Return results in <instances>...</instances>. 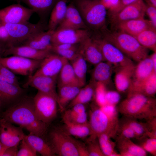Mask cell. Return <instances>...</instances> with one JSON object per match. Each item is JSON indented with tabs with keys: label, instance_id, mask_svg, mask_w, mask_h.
<instances>
[{
	"label": "cell",
	"instance_id": "cell-40",
	"mask_svg": "<svg viewBox=\"0 0 156 156\" xmlns=\"http://www.w3.org/2000/svg\"><path fill=\"white\" fill-rule=\"evenodd\" d=\"M137 144L147 153L156 156V138L146 136L141 137L138 139Z\"/></svg>",
	"mask_w": 156,
	"mask_h": 156
},
{
	"label": "cell",
	"instance_id": "cell-23",
	"mask_svg": "<svg viewBox=\"0 0 156 156\" xmlns=\"http://www.w3.org/2000/svg\"><path fill=\"white\" fill-rule=\"evenodd\" d=\"M115 27L119 31L134 37L147 29L152 27L155 28L150 20H146L144 18L123 21L118 24Z\"/></svg>",
	"mask_w": 156,
	"mask_h": 156
},
{
	"label": "cell",
	"instance_id": "cell-33",
	"mask_svg": "<svg viewBox=\"0 0 156 156\" xmlns=\"http://www.w3.org/2000/svg\"><path fill=\"white\" fill-rule=\"evenodd\" d=\"M143 47L156 52V28L147 29L134 37Z\"/></svg>",
	"mask_w": 156,
	"mask_h": 156
},
{
	"label": "cell",
	"instance_id": "cell-46",
	"mask_svg": "<svg viewBox=\"0 0 156 156\" xmlns=\"http://www.w3.org/2000/svg\"><path fill=\"white\" fill-rule=\"evenodd\" d=\"M120 96L117 92L107 90L105 95L107 104L116 106L120 99Z\"/></svg>",
	"mask_w": 156,
	"mask_h": 156
},
{
	"label": "cell",
	"instance_id": "cell-31",
	"mask_svg": "<svg viewBox=\"0 0 156 156\" xmlns=\"http://www.w3.org/2000/svg\"><path fill=\"white\" fill-rule=\"evenodd\" d=\"M96 83L90 80L89 83L82 87L75 97L69 103L68 109L77 104H85L91 101L95 97Z\"/></svg>",
	"mask_w": 156,
	"mask_h": 156
},
{
	"label": "cell",
	"instance_id": "cell-30",
	"mask_svg": "<svg viewBox=\"0 0 156 156\" xmlns=\"http://www.w3.org/2000/svg\"><path fill=\"white\" fill-rule=\"evenodd\" d=\"M57 82V86H72L82 87L69 61L64 64L59 73Z\"/></svg>",
	"mask_w": 156,
	"mask_h": 156
},
{
	"label": "cell",
	"instance_id": "cell-25",
	"mask_svg": "<svg viewBox=\"0 0 156 156\" xmlns=\"http://www.w3.org/2000/svg\"><path fill=\"white\" fill-rule=\"evenodd\" d=\"M54 31L47 30L40 32L32 36L21 45H27L38 50H51V40Z\"/></svg>",
	"mask_w": 156,
	"mask_h": 156
},
{
	"label": "cell",
	"instance_id": "cell-36",
	"mask_svg": "<svg viewBox=\"0 0 156 156\" xmlns=\"http://www.w3.org/2000/svg\"><path fill=\"white\" fill-rule=\"evenodd\" d=\"M138 120L131 117L124 116L120 120L131 128L139 138L143 136L148 137L150 132L148 122L146 121L145 122H142Z\"/></svg>",
	"mask_w": 156,
	"mask_h": 156
},
{
	"label": "cell",
	"instance_id": "cell-6",
	"mask_svg": "<svg viewBox=\"0 0 156 156\" xmlns=\"http://www.w3.org/2000/svg\"><path fill=\"white\" fill-rule=\"evenodd\" d=\"M4 24L10 38L9 43L7 47L21 45L36 34L48 30L47 25L41 20L36 23L27 21L15 24Z\"/></svg>",
	"mask_w": 156,
	"mask_h": 156
},
{
	"label": "cell",
	"instance_id": "cell-22",
	"mask_svg": "<svg viewBox=\"0 0 156 156\" xmlns=\"http://www.w3.org/2000/svg\"><path fill=\"white\" fill-rule=\"evenodd\" d=\"M135 65L133 63L115 67V83L119 92L127 90L131 83Z\"/></svg>",
	"mask_w": 156,
	"mask_h": 156
},
{
	"label": "cell",
	"instance_id": "cell-2",
	"mask_svg": "<svg viewBox=\"0 0 156 156\" xmlns=\"http://www.w3.org/2000/svg\"><path fill=\"white\" fill-rule=\"evenodd\" d=\"M100 31L102 37L131 60L138 62L148 56V49L142 46L133 36L119 30L111 31L106 27Z\"/></svg>",
	"mask_w": 156,
	"mask_h": 156
},
{
	"label": "cell",
	"instance_id": "cell-45",
	"mask_svg": "<svg viewBox=\"0 0 156 156\" xmlns=\"http://www.w3.org/2000/svg\"><path fill=\"white\" fill-rule=\"evenodd\" d=\"M36 153L34 148L24 138L21 141L20 148L16 156H36Z\"/></svg>",
	"mask_w": 156,
	"mask_h": 156
},
{
	"label": "cell",
	"instance_id": "cell-26",
	"mask_svg": "<svg viewBox=\"0 0 156 156\" xmlns=\"http://www.w3.org/2000/svg\"><path fill=\"white\" fill-rule=\"evenodd\" d=\"M90 80L96 83H102L106 86L110 82L113 71L115 67L107 61H103L95 65Z\"/></svg>",
	"mask_w": 156,
	"mask_h": 156
},
{
	"label": "cell",
	"instance_id": "cell-57",
	"mask_svg": "<svg viewBox=\"0 0 156 156\" xmlns=\"http://www.w3.org/2000/svg\"><path fill=\"white\" fill-rule=\"evenodd\" d=\"M7 148L4 146L0 141V156H2L5 150Z\"/></svg>",
	"mask_w": 156,
	"mask_h": 156
},
{
	"label": "cell",
	"instance_id": "cell-43",
	"mask_svg": "<svg viewBox=\"0 0 156 156\" xmlns=\"http://www.w3.org/2000/svg\"><path fill=\"white\" fill-rule=\"evenodd\" d=\"M117 135L121 136L131 139H134L136 140L139 138L131 128L120 120H119Z\"/></svg>",
	"mask_w": 156,
	"mask_h": 156
},
{
	"label": "cell",
	"instance_id": "cell-5",
	"mask_svg": "<svg viewBox=\"0 0 156 156\" xmlns=\"http://www.w3.org/2000/svg\"><path fill=\"white\" fill-rule=\"evenodd\" d=\"M119 122V120L114 119L106 115L98 106L93 107L90 113L88 122L91 134L88 139L96 138L103 133L107 134L112 138H116Z\"/></svg>",
	"mask_w": 156,
	"mask_h": 156
},
{
	"label": "cell",
	"instance_id": "cell-42",
	"mask_svg": "<svg viewBox=\"0 0 156 156\" xmlns=\"http://www.w3.org/2000/svg\"><path fill=\"white\" fill-rule=\"evenodd\" d=\"M89 156H105L99 145L98 138L88 139L86 145Z\"/></svg>",
	"mask_w": 156,
	"mask_h": 156
},
{
	"label": "cell",
	"instance_id": "cell-34",
	"mask_svg": "<svg viewBox=\"0 0 156 156\" xmlns=\"http://www.w3.org/2000/svg\"><path fill=\"white\" fill-rule=\"evenodd\" d=\"M64 125L61 129L71 136L83 138L90 135L91 130L88 122L81 124L64 123Z\"/></svg>",
	"mask_w": 156,
	"mask_h": 156
},
{
	"label": "cell",
	"instance_id": "cell-24",
	"mask_svg": "<svg viewBox=\"0 0 156 156\" xmlns=\"http://www.w3.org/2000/svg\"><path fill=\"white\" fill-rule=\"evenodd\" d=\"M116 146L121 156H146L147 152L131 139L117 135Z\"/></svg>",
	"mask_w": 156,
	"mask_h": 156
},
{
	"label": "cell",
	"instance_id": "cell-35",
	"mask_svg": "<svg viewBox=\"0 0 156 156\" xmlns=\"http://www.w3.org/2000/svg\"><path fill=\"white\" fill-rule=\"evenodd\" d=\"M58 0H21L40 16L52 10Z\"/></svg>",
	"mask_w": 156,
	"mask_h": 156
},
{
	"label": "cell",
	"instance_id": "cell-3",
	"mask_svg": "<svg viewBox=\"0 0 156 156\" xmlns=\"http://www.w3.org/2000/svg\"><path fill=\"white\" fill-rule=\"evenodd\" d=\"M123 116L146 121L156 117V100L154 97L136 95L127 98L117 107Z\"/></svg>",
	"mask_w": 156,
	"mask_h": 156
},
{
	"label": "cell",
	"instance_id": "cell-56",
	"mask_svg": "<svg viewBox=\"0 0 156 156\" xmlns=\"http://www.w3.org/2000/svg\"><path fill=\"white\" fill-rule=\"evenodd\" d=\"M150 57L153 61L155 70L156 71V52H154Z\"/></svg>",
	"mask_w": 156,
	"mask_h": 156
},
{
	"label": "cell",
	"instance_id": "cell-44",
	"mask_svg": "<svg viewBox=\"0 0 156 156\" xmlns=\"http://www.w3.org/2000/svg\"><path fill=\"white\" fill-rule=\"evenodd\" d=\"M79 50L73 49H51L52 52L61 56L70 62L74 60L78 56L79 54Z\"/></svg>",
	"mask_w": 156,
	"mask_h": 156
},
{
	"label": "cell",
	"instance_id": "cell-4",
	"mask_svg": "<svg viewBox=\"0 0 156 156\" xmlns=\"http://www.w3.org/2000/svg\"><path fill=\"white\" fill-rule=\"evenodd\" d=\"M75 5L88 29L100 31L106 27L107 10L99 0H75Z\"/></svg>",
	"mask_w": 156,
	"mask_h": 156
},
{
	"label": "cell",
	"instance_id": "cell-18",
	"mask_svg": "<svg viewBox=\"0 0 156 156\" xmlns=\"http://www.w3.org/2000/svg\"><path fill=\"white\" fill-rule=\"evenodd\" d=\"M52 52L50 50H38L25 45L10 46L6 48L3 57L16 55L35 60H42Z\"/></svg>",
	"mask_w": 156,
	"mask_h": 156
},
{
	"label": "cell",
	"instance_id": "cell-16",
	"mask_svg": "<svg viewBox=\"0 0 156 156\" xmlns=\"http://www.w3.org/2000/svg\"><path fill=\"white\" fill-rule=\"evenodd\" d=\"M57 80V78L42 75L30 76L23 87L27 88L31 86L40 92L53 96L57 99L56 89Z\"/></svg>",
	"mask_w": 156,
	"mask_h": 156
},
{
	"label": "cell",
	"instance_id": "cell-53",
	"mask_svg": "<svg viewBox=\"0 0 156 156\" xmlns=\"http://www.w3.org/2000/svg\"><path fill=\"white\" fill-rule=\"evenodd\" d=\"M18 151V146L10 147L6 148L2 156H16Z\"/></svg>",
	"mask_w": 156,
	"mask_h": 156
},
{
	"label": "cell",
	"instance_id": "cell-48",
	"mask_svg": "<svg viewBox=\"0 0 156 156\" xmlns=\"http://www.w3.org/2000/svg\"><path fill=\"white\" fill-rule=\"evenodd\" d=\"M0 41L8 46L10 42L9 36L5 24L0 21Z\"/></svg>",
	"mask_w": 156,
	"mask_h": 156
},
{
	"label": "cell",
	"instance_id": "cell-15",
	"mask_svg": "<svg viewBox=\"0 0 156 156\" xmlns=\"http://www.w3.org/2000/svg\"><path fill=\"white\" fill-rule=\"evenodd\" d=\"M146 7V4L143 0L128 5L118 12L109 15L111 23L115 27L123 21L144 18Z\"/></svg>",
	"mask_w": 156,
	"mask_h": 156
},
{
	"label": "cell",
	"instance_id": "cell-1",
	"mask_svg": "<svg viewBox=\"0 0 156 156\" xmlns=\"http://www.w3.org/2000/svg\"><path fill=\"white\" fill-rule=\"evenodd\" d=\"M1 118L25 129L29 133L42 138L47 131V125L37 116L33 98L26 95L3 112Z\"/></svg>",
	"mask_w": 156,
	"mask_h": 156
},
{
	"label": "cell",
	"instance_id": "cell-17",
	"mask_svg": "<svg viewBox=\"0 0 156 156\" xmlns=\"http://www.w3.org/2000/svg\"><path fill=\"white\" fill-rule=\"evenodd\" d=\"M127 91V97L142 95L154 97L156 93V72H153L144 81L139 82L131 81Z\"/></svg>",
	"mask_w": 156,
	"mask_h": 156
},
{
	"label": "cell",
	"instance_id": "cell-50",
	"mask_svg": "<svg viewBox=\"0 0 156 156\" xmlns=\"http://www.w3.org/2000/svg\"><path fill=\"white\" fill-rule=\"evenodd\" d=\"M101 3L104 6L109 12L114 9L118 5L120 0H99Z\"/></svg>",
	"mask_w": 156,
	"mask_h": 156
},
{
	"label": "cell",
	"instance_id": "cell-14",
	"mask_svg": "<svg viewBox=\"0 0 156 156\" xmlns=\"http://www.w3.org/2000/svg\"><path fill=\"white\" fill-rule=\"evenodd\" d=\"M0 141L7 148L18 146L24 138L22 127L15 126L3 118H0Z\"/></svg>",
	"mask_w": 156,
	"mask_h": 156
},
{
	"label": "cell",
	"instance_id": "cell-59",
	"mask_svg": "<svg viewBox=\"0 0 156 156\" xmlns=\"http://www.w3.org/2000/svg\"><path fill=\"white\" fill-rule=\"evenodd\" d=\"M3 105V103L0 97V112L1 111V108Z\"/></svg>",
	"mask_w": 156,
	"mask_h": 156
},
{
	"label": "cell",
	"instance_id": "cell-12",
	"mask_svg": "<svg viewBox=\"0 0 156 156\" xmlns=\"http://www.w3.org/2000/svg\"><path fill=\"white\" fill-rule=\"evenodd\" d=\"M34 12L20 3L0 9V21L4 24H15L28 21Z\"/></svg>",
	"mask_w": 156,
	"mask_h": 156
},
{
	"label": "cell",
	"instance_id": "cell-58",
	"mask_svg": "<svg viewBox=\"0 0 156 156\" xmlns=\"http://www.w3.org/2000/svg\"><path fill=\"white\" fill-rule=\"evenodd\" d=\"M146 4L151 5L156 7V0H144Z\"/></svg>",
	"mask_w": 156,
	"mask_h": 156
},
{
	"label": "cell",
	"instance_id": "cell-8",
	"mask_svg": "<svg viewBox=\"0 0 156 156\" xmlns=\"http://www.w3.org/2000/svg\"><path fill=\"white\" fill-rule=\"evenodd\" d=\"M33 100L35 112L40 121L47 125L55 119L57 114L56 98L38 91Z\"/></svg>",
	"mask_w": 156,
	"mask_h": 156
},
{
	"label": "cell",
	"instance_id": "cell-52",
	"mask_svg": "<svg viewBox=\"0 0 156 156\" xmlns=\"http://www.w3.org/2000/svg\"><path fill=\"white\" fill-rule=\"evenodd\" d=\"M76 142L79 156H89L86 145L76 139Z\"/></svg>",
	"mask_w": 156,
	"mask_h": 156
},
{
	"label": "cell",
	"instance_id": "cell-27",
	"mask_svg": "<svg viewBox=\"0 0 156 156\" xmlns=\"http://www.w3.org/2000/svg\"><path fill=\"white\" fill-rule=\"evenodd\" d=\"M57 102L61 112L64 111L82 87L72 86H57Z\"/></svg>",
	"mask_w": 156,
	"mask_h": 156
},
{
	"label": "cell",
	"instance_id": "cell-38",
	"mask_svg": "<svg viewBox=\"0 0 156 156\" xmlns=\"http://www.w3.org/2000/svg\"><path fill=\"white\" fill-rule=\"evenodd\" d=\"M97 138L105 156H121L120 153L115 150L116 142L113 141L108 135L106 133L101 134L97 136Z\"/></svg>",
	"mask_w": 156,
	"mask_h": 156
},
{
	"label": "cell",
	"instance_id": "cell-41",
	"mask_svg": "<svg viewBox=\"0 0 156 156\" xmlns=\"http://www.w3.org/2000/svg\"><path fill=\"white\" fill-rule=\"evenodd\" d=\"M107 91L106 86L101 83H96L94 98L97 105L99 107L107 104L105 99Z\"/></svg>",
	"mask_w": 156,
	"mask_h": 156
},
{
	"label": "cell",
	"instance_id": "cell-28",
	"mask_svg": "<svg viewBox=\"0 0 156 156\" xmlns=\"http://www.w3.org/2000/svg\"><path fill=\"white\" fill-rule=\"evenodd\" d=\"M155 70L152 59L148 56L135 65L132 81L139 82L147 79Z\"/></svg>",
	"mask_w": 156,
	"mask_h": 156
},
{
	"label": "cell",
	"instance_id": "cell-47",
	"mask_svg": "<svg viewBox=\"0 0 156 156\" xmlns=\"http://www.w3.org/2000/svg\"><path fill=\"white\" fill-rule=\"evenodd\" d=\"M146 4L145 13L148 16L153 26L156 28V7L150 4Z\"/></svg>",
	"mask_w": 156,
	"mask_h": 156
},
{
	"label": "cell",
	"instance_id": "cell-55",
	"mask_svg": "<svg viewBox=\"0 0 156 156\" xmlns=\"http://www.w3.org/2000/svg\"><path fill=\"white\" fill-rule=\"evenodd\" d=\"M6 48V45L0 41V57H3V55Z\"/></svg>",
	"mask_w": 156,
	"mask_h": 156
},
{
	"label": "cell",
	"instance_id": "cell-39",
	"mask_svg": "<svg viewBox=\"0 0 156 156\" xmlns=\"http://www.w3.org/2000/svg\"><path fill=\"white\" fill-rule=\"evenodd\" d=\"M62 120L64 123L81 124L88 122L86 112L82 114H75L71 112L68 109L64 112Z\"/></svg>",
	"mask_w": 156,
	"mask_h": 156
},
{
	"label": "cell",
	"instance_id": "cell-61",
	"mask_svg": "<svg viewBox=\"0 0 156 156\" xmlns=\"http://www.w3.org/2000/svg\"></svg>",
	"mask_w": 156,
	"mask_h": 156
},
{
	"label": "cell",
	"instance_id": "cell-10",
	"mask_svg": "<svg viewBox=\"0 0 156 156\" xmlns=\"http://www.w3.org/2000/svg\"><path fill=\"white\" fill-rule=\"evenodd\" d=\"M91 37L100 47L105 61L115 67L133 63L119 49L102 37Z\"/></svg>",
	"mask_w": 156,
	"mask_h": 156
},
{
	"label": "cell",
	"instance_id": "cell-7",
	"mask_svg": "<svg viewBox=\"0 0 156 156\" xmlns=\"http://www.w3.org/2000/svg\"><path fill=\"white\" fill-rule=\"evenodd\" d=\"M49 144L55 154L60 156H79L76 139L61 128L51 131Z\"/></svg>",
	"mask_w": 156,
	"mask_h": 156
},
{
	"label": "cell",
	"instance_id": "cell-9",
	"mask_svg": "<svg viewBox=\"0 0 156 156\" xmlns=\"http://www.w3.org/2000/svg\"><path fill=\"white\" fill-rule=\"evenodd\" d=\"M42 60L12 55L0 57V64L10 69L15 74L29 77L38 68Z\"/></svg>",
	"mask_w": 156,
	"mask_h": 156
},
{
	"label": "cell",
	"instance_id": "cell-29",
	"mask_svg": "<svg viewBox=\"0 0 156 156\" xmlns=\"http://www.w3.org/2000/svg\"><path fill=\"white\" fill-rule=\"evenodd\" d=\"M67 0H58L51 12L47 24L48 30L55 31L63 20L66 14Z\"/></svg>",
	"mask_w": 156,
	"mask_h": 156
},
{
	"label": "cell",
	"instance_id": "cell-37",
	"mask_svg": "<svg viewBox=\"0 0 156 156\" xmlns=\"http://www.w3.org/2000/svg\"><path fill=\"white\" fill-rule=\"evenodd\" d=\"M86 62L82 55L79 53L76 58L70 63L82 87L86 84L87 70Z\"/></svg>",
	"mask_w": 156,
	"mask_h": 156
},
{
	"label": "cell",
	"instance_id": "cell-51",
	"mask_svg": "<svg viewBox=\"0 0 156 156\" xmlns=\"http://www.w3.org/2000/svg\"><path fill=\"white\" fill-rule=\"evenodd\" d=\"M146 121L149 125L150 130L148 137L156 138V117Z\"/></svg>",
	"mask_w": 156,
	"mask_h": 156
},
{
	"label": "cell",
	"instance_id": "cell-60",
	"mask_svg": "<svg viewBox=\"0 0 156 156\" xmlns=\"http://www.w3.org/2000/svg\"><path fill=\"white\" fill-rule=\"evenodd\" d=\"M17 3H20L21 2V0H16Z\"/></svg>",
	"mask_w": 156,
	"mask_h": 156
},
{
	"label": "cell",
	"instance_id": "cell-11",
	"mask_svg": "<svg viewBox=\"0 0 156 156\" xmlns=\"http://www.w3.org/2000/svg\"><path fill=\"white\" fill-rule=\"evenodd\" d=\"M92 35L90 30L88 29H56L52 35L51 42L52 44H79Z\"/></svg>",
	"mask_w": 156,
	"mask_h": 156
},
{
	"label": "cell",
	"instance_id": "cell-49",
	"mask_svg": "<svg viewBox=\"0 0 156 156\" xmlns=\"http://www.w3.org/2000/svg\"><path fill=\"white\" fill-rule=\"evenodd\" d=\"M141 0H120L117 6L113 10L109 12V15L118 12L125 7Z\"/></svg>",
	"mask_w": 156,
	"mask_h": 156
},
{
	"label": "cell",
	"instance_id": "cell-32",
	"mask_svg": "<svg viewBox=\"0 0 156 156\" xmlns=\"http://www.w3.org/2000/svg\"><path fill=\"white\" fill-rule=\"evenodd\" d=\"M24 139L36 150L43 156H53L56 155L53 152L49 143L42 137L29 133L25 135Z\"/></svg>",
	"mask_w": 156,
	"mask_h": 156
},
{
	"label": "cell",
	"instance_id": "cell-21",
	"mask_svg": "<svg viewBox=\"0 0 156 156\" xmlns=\"http://www.w3.org/2000/svg\"><path fill=\"white\" fill-rule=\"evenodd\" d=\"M88 29L78 10L73 3L67 5L65 17L56 29Z\"/></svg>",
	"mask_w": 156,
	"mask_h": 156
},
{
	"label": "cell",
	"instance_id": "cell-13",
	"mask_svg": "<svg viewBox=\"0 0 156 156\" xmlns=\"http://www.w3.org/2000/svg\"><path fill=\"white\" fill-rule=\"evenodd\" d=\"M68 61L61 56L51 52L42 60L38 68L30 76L42 75L57 78L63 66Z\"/></svg>",
	"mask_w": 156,
	"mask_h": 156
},
{
	"label": "cell",
	"instance_id": "cell-20",
	"mask_svg": "<svg viewBox=\"0 0 156 156\" xmlns=\"http://www.w3.org/2000/svg\"><path fill=\"white\" fill-rule=\"evenodd\" d=\"M25 90L17 85L0 81V97L3 105L10 106L25 96Z\"/></svg>",
	"mask_w": 156,
	"mask_h": 156
},
{
	"label": "cell",
	"instance_id": "cell-54",
	"mask_svg": "<svg viewBox=\"0 0 156 156\" xmlns=\"http://www.w3.org/2000/svg\"><path fill=\"white\" fill-rule=\"evenodd\" d=\"M0 81H5L17 85H20L18 80L8 78L3 76L0 71Z\"/></svg>",
	"mask_w": 156,
	"mask_h": 156
},
{
	"label": "cell",
	"instance_id": "cell-19",
	"mask_svg": "<svg viewBox=\"0 0 156 156\" xmlns=\"http://www.w3.org/2000/svg\"><path fill=\"white\" fill-rule=\"evenodd\" d=\"M79 51L86 62L92 64L105 61L100 47L91 36L79 44Z\"/></svg>",
	"mask_w": 156,
	"mask_h": 156
}]
</instances>
